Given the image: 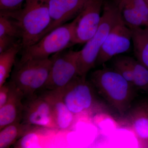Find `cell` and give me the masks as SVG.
<instances>
[{"label":"cell","mask_w":148,"mask_h":148,"mask_svg":"<svg viewBox=\"0 0 148 148\" xmlns=\"http://www.w3.org/2000/svg\"><path fill=\"white\" fill-rule=\"evenodd\" d=\"M22 122L34 126L57 128L51 107L42 95L27 99Z\"/></svg>","instance_id":"obj_10"},{"label":"cell","mask_w":148,"mask_h":148,"mask_svg":"<svg viewBox=\"0 0 148 148\" xmlns=\"http://www.w3.org/2000/svg\"><path fill=\"white\" fill-rule=\"evenodd\" d=\"M131 29L135 58L148 69V27Z\"/></svg>","instance_id":"obj_16"},{"label":"cell","mask_w":148,"mask_h":148,"mask_svg":"<svg viewBox=\"0 0 148 148\" xmlns=\"http://www.w3.org/2000/svg\"><path fill=\"white\" fill-rule=\"evenodd\" d=\"M115 1L122 19L127 26L130 28L146 27L132 0Z\"/></svg>","instance_id":"obj_18"},{"label":"cell","mask_w":148,"mask_h":148,"mask_svg":"<svg viewBox=\"0 0 148 148\" xmlns=\"http://www.w3.org/2000/svg\"><path fill=\"white\" fill-rule=\"evenodd\" d=\"M23 8L1 11L0 15L13 20L21 33L22 49L38 41L50 24L49 0H25Z\"/></svg>","instance_id":"obj_1"},{"label":"cell","mask_w":148,"mask_h":148,"mask_svg":"<svg viewBox=\"0 0 148 148\" xmlns=\"http://www.w3.org/2000/svg\"><path fill=\"white\" fill-rule=\"evenodd\" d=\"M106 1H86L76 27L74 45L85 43L95 34L101 22Z\"/></svg>","instance_id":"obj_9"},{"label":"cell","mask_w":148,"mask_h":148,"mask_svg":"<svg viewBox=\"0 0 148 148\" xmlns=\"http://www.w3.org/2000/svg\"><path fill=\"white\" fill-rule=\"evenodd\" d=\"M133 85L137 89L148 92V69L135 58L131 57Z\"/></svg>","instance_id":"obj_21"},{"label":"cell","mask_w":148,"mask_h":148,"mask_svg":"<svg viewBox=\"0 0 148 148\" xmlns=\"http://www.w3.org/2000/svg\"><path fill=\"white\" fill-rule=\"evenodd\" d=\"M120 17V14L115 0H106L103 6L101 22L97 31L85 43L82 49L78 51V75L86 77L88 72L96 66L101 47Z\"/></svg>","instance_id":"obj_3"},{"label":"cell","mask_w":148,"mask_h":148,"mask_svg":"<svg viewBox=\"0 0 148 148\" xmlns=\"http://www.w3.org/2000/svg\"><path fill=\"white\" fill-rule=\"evenodd\" d=\"M80 14L71 22L56 28L34 44L23 49L18 62L49 58L74 45L75 31Z\"/></svg>","instance_id":"obj_6"},{"label":"cell","mask_w":148,"mask_h":148,"mask_svg":"<svg viewBox=\"0 0 148 148\" xmlns=\"http://www.w3.org/2000/svg\"><path fill=\"white\" fill-rule=\"evenodd\" d=\"M25 0H0L1 11H12L21 8Z\"/></svg>","instance_id":"obj_24"},{"label":"cell","mask_w":148,"mask_h":148,"mask_svg":"<svg viewBox=\"0 0 148 148\" xmlns=\"http://www.w3.org/2000/svg\"><path fill=\"white\" fill-rule=\"evenodd\" d=\"M42 96L50 104L57 128L64 132L71 130L73 126L76 116L66 106L60 90H47Z\"/></svg>","instance_id":"obj_12"},{"label":"cell","mask_w":148,"mask_h":148,"mask_svg":"<svg viewBox=\"0 0 148 148\" xmlns=\"http://www.w3.org/2000/svg\"><path fill=\"white\" fill-rule=\"evenodd\" d=\"M65 50L51 56L52 65L43 89L49 90L61 89L78 75V51Z\"/></svg>","instance_id":"obj_7"},{"label":"cell","mask_w":148,"mask_h":148,"mask_svg":"<svg viewBox=\"0 0 148 148\" xmlns=\"http://www.w3.org/2000/svg\"><path fill=\"white\" fill-rule=\"evenodd\" d=\"M132 44V30L120 16L101 47L96 66L103 65L117 56L127 52Z\"/></svg>","instance_id":"obj_8"},{"label":"cell","mask_w":148,"mask_h":148,"mask_svg":"<svg viewBox=\"0 0 148 148\" xmlns=\"http://www.w3.org/2000/svg\"><path fill=\"white\" fill-rule=\"evenodd\" d=\"M21 35L19 28L12 19L0 15V39L10 42H17L16 40H21Z\"/></svg>","instance_id":"obj_20"},{"label":"cell","mask_w":148,"mask_h":148,"mask_svg":"<svg viewBox=\"0 0 148 148\" xmlns=\"http://www.w3.org/2000/svg\"><path fill=\"white\" fill-rule=\"evenodd\" d=\"M13 89V85L10 81L6 82L0 86V108L6 103L10 97Z\"/></svg>","instance_id":"obj_23"},{"label":"cell","mask_w":148,"mask_h":148,"mask_svg":"<svg viewBox=\"0 0 148 148\" xmlns=\"http://www.w3.org/2000/svg\"><path fill=\"white\" fill-rule=\"evenodd\" d=\"M131 57L127 56H117L113 58L112 69L120 74L134 86Z\"/></svg>","instance_id":"obj_22"},{"label":"cell","mask_w":148,"mask_h":148,"mask_svg":"<svg viewBox=\"0 0 148 148\" xmlns=\"http://www.w3.org/2000/svg\"><path fill=\"white\" fill-rule=\"evenodd\" d=\"M23 98L21 92L14 86L10 97L5 104L0 108V130L9 125L22 122L24 108Z\"/></svg>","instance_id":"obj_15"},{"label":"cell","mask_w":148,"mask_h":148,"mask_svg":"<svg viewBox=\"0 0 148 148\" xmlns=\"http://www.w3.org/2000/svg\"><path fill=\"white\" fill-rule=\"evenodd\" d=\"M52 62L51 57L17 62L14 65L10 82L24 98L34 97L39 90L43 89Z\"/></svg>","instance_id":"obj_5"},{"label":"cell","mask_w":148,"mask_h":148,"mask_svg":"<svg viewBox=\"0 0 148 148\" xmlns=\"http://www.w3.org/2000/svg\"><path fill=\"white\" fill-rule=\"evenodd\" d=\"M90 82L98 94L123 116L130 110L135 97L134 86L113 69L92 72Z\"/></svg>","instance_id":"obj_2"},{"label":"cell","mask_w":148,"mask_h":148,"mask_svg":"<svg viewBox=\"0 0 148 148\" xmlns=\"http://www.w3.org/2000/svg\"><path fill=\"white\" fill-rule=\"evenodd\" d=\"M126 120L140 147H148V101L140 103L130 110L126 116Z\"/></svg>","instance_id":"obj_13"},{"label":"cell","mask_w":148,"mask_h":148,"mask_svg":"<svg viewBox=\"0 0 148 148\" xmlns=\"http://www.w3.org/2000/svg\"><path fill=\"white\" fill-rule=\"evenodd\" d=\"M22 49L21 41L0 53V86L5 83L15 64L16 55Z\"/></svg>","instance_id":"obj_19"},{"label":"cell","mask_w":148,"mask_h":148,"mask_svg":"<svg viewBox=\"0 0 148 148\" xmlns=\"http://www.w3.org/2000/svg\"><path fill=\"white\" fill-rule=\"evenodd\" d=\"M146 1H147V2L148 3V0H146Z\"/></svg>","instance_id":"obj_25"},{"label":"cell","mask_w":148,"mask_h":148,"mask_svg":"<svg viewBox=\"0 0 148 148\" xmlns=\"http://www.w3.org/2000/svg\"><path fill=\"white\" fill-rule=\"evenodd\" d=\"M61 130L57 128L34 126L14 145L15 148L46 147Z\"/></svg>","instance_id":"obj_14"},{"label":"cell","mask_w":148,"mask_h":148,"mask_svg":"<svg viewBox=\"0 0 148 148\" xmlns=\"http://www.w3.org/2000/svg\"><path fill=\"white\" fill-rule=\"evenodd\" d=\"M59 90L64 103L75 115L85 114L92 116L106 110L98 92L86 77L77 76Z\"/></svg>","instance_id":"obj_4"},{"label":"cell","mask_w":148,"mask_h":148,"mask_svg":"<svg viewBox=\"0 0 148 148\" xmlns=\"http://www.w3.org/2000/svg\"><path fill=\"white\" fill-rule=\"evenodd\" d=\"M87 0H49L50 24L42 38L81 13Z\"/></svg>","instance_id":"obj_11"},{"label":"cell","mask_w":148,"mask_h":148,"mask_svg":"<svg viewBox=\"0 0 148 148\" xmlns=\"http://www.w3.org/2000/svg\"><path fill=\"white\" fill-rule=\"evenodd\" d=\"M22 122L14 123L0 130V148H8L34 127Z\"/></svg>","instance_id":"obj_17"}]
</instances>
